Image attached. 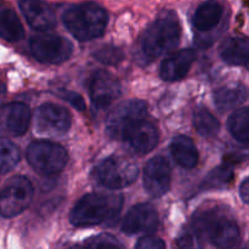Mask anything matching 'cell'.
<instances>
[{"instance_id": "1", "label": "cell", "mask_w": 249, "mask_h": 249, "mask_svg": "<svg viewBox=\"0 0 249 249\" xmlns=\"http://www.w3.org/2000/svg\"><path fill=\"white\" fill-rule=\"evenodd\" d=\"M123 207V197L111 194H89L72 209L71 223L78 228L100 225L113 220Z\"/></svg>"}, {"instance_id": "2", "label": "cell", "mask_w": 249, "mask_h": 249, "mask_svg": "<svg viewBox=\"0 0 249 249\" xmlns=\"http://www.w3.org/2000/svg\"><path fill=\"white\" fill-rule=\"evenodd\" d=\"M216 248L231 249L240 240V229L229 212L221 208H211L197 213L191 221Z\"/></svg>"}, {"instance_id": "3", "label": "cell", "mask_w": 249, "mask_h": 249, "mask_svg": "<svg viewBox=\"0 0 249 249\" xmlns=\"http://www.w3.org/2000/svg\"><path fill=\"white\" fill-rule=\"evenodd\" d=\"M107 22L106 10L95 2L73 5L63 14V23L78 40H91L101 36Z\"/></svg>"}, {"instance_id": "4", "label": "cell", "mask_w": 249, "mask_h": 249, "mask_svg": "<svg viewBox=\"0 0 249 249\" xmlns=\"http://www.w3.org/2000/svg\"><path fill=\"white\" fill-rule=\"evenodd\" d=\"M181 29L177 16L167 12L158 17L141 38V50L147 58H156L179 45Z\"/></svg>"}, {"instance_id": "5", "label": "cell", "mask_w": 249, "mask_h": 249, "mask_svg": "<svg viewBox=\"0 0 249 249\" xmlns=\"http://www.w3.org/2000/svg\"><path fill=\"white\" fill-rule=\"evenodd\" d=\"M138 165L128 158L111 156L94 169V178L100 185L111 190H121L138 179Z\"/></svg>"}, {"instance_id": "6", "label": "cell", "mask_w": 249, "mask_h": 249, "mask_svg": "<svg viewBox=\"0 0 249 249\" xmlns=\"http://www.w3.org/2000/svg\"><path fill=\"white\" fill-rule=\"evenodd\" d=\"M27 160L36 172L41 175H53L62 172L68 162V155L58 143L36 141L27 148Z\"/></svg>"}, {"instance_id": "7", "label": "cell", "mask_w": 249, "mask_h": 249, "mask_svg": "<svg viewBox=\"0 0 249 249\" xmlns=\"http://www.w3.org/2000/svg\"><path fill=\"white\" fill-rule=\"evenodd\" d=\"M33 198V186L23 177L12 178L0 191V215L14 218L21 214Z\"/></svg>"}, {"instance_id": "8", "label": "cell", "mask_w": 249, "mask_h": 249, "mask_svg": "<svg viewBox=\"0 0 249 249\" xmlns=\"http://www.w3.org/2000/svg\"><path fill=\"white\" fill-rule=\"evenodd\" d=\"M32 55L43 63L65 62L71 57L73 46L70 40L53 33H40L31 39Z\"/></svg>"}, {"instance_id": "9", "label": "cell", "mask_w": 249, "mask_h": 249, "mask_svg": "<svg viewBox=\"0 0 249 249\" xmlns=\"http://www.w3.org/2000/svg\"><path fill=\"white\" fill-rule=\"evenodd\" d=\"M147 105L141 100H129L111 112L106 122L107 133L113 139L122 140L126 130L138 122L145 119Z\"/></svg>"}, {"instance_id": "10", "label": "cell", "mask_w": 249, "mask_h": 249, "mask_svg": "<svg viewBox=\"0 0 249 249\" xmlns=\"http://www.w3.org/2000/svg\"><path fill=\"white\" fill-rule=\"evenodd\" d=\"M72 119L70 112L53 104H44L36 109V126L41 134L60 136L70 129Z\"/></svg>"}, {"instance_id": "11", "label": "cell", "mask_w": 249, "mask_h": 249, "mask_svg": "<svg viewBox=\"0 0 249 249\" xmlns=\"http://www.w3.org/2000/svg\"><path fill=\"white\" fill-rule=\"evenodd\" d=\"M121 84L108 72L99 71L90 83V99L96 108L104 109L111 106L121 96Z\"/></svg>"}, {"instance_id": "12", "label": "cell", "mask_w": 249, "mask_h": 249, "mask_svg": "<svg viewBox=\"0 0 249 249\" xmlns=\"http://www.w3.org/2000/svg\"><path fill=\"white\" fill-rule=\"evenodd\" d=\"M172 173L167 160L155 157L146 164L143 170V185L152 197H162L169 191Z\"/></svg>"}, {"instance_id": "13", "label": "cell", "mask_w": 249, "mask_h": 249, "mask_svg": "<svg viewBox=\"0 0 249 249\" xmlns=\"http://www.w3.org/2000/svg\"><path fill=\"white\" fill-rule=\"evenodd\" d=\"M158 226V214L155 207L148 203L134 206L122 223V231L126 235L152 232Z\"/></svg>"}, {"instance_id": "14", "label": "cell", "mask_w": 249, "mask_h": 249, "mask_svg": "<svg viewBox=\"0 0 249 249\" xmlns=\"http://www.w3.org/2000/svg\"><path fill=\"white\" fill-rule=\"evenodd\" d=\"M122 140L133 152L146 155L157 146L158 131L150 122L142 119L131 125L122 136Z\"/></svg>"}, {"instance_id": "15", "label": "cell", "mask_w": 249, "mask_h": 249, "mask_svg": "<svg viewBox=\"0 0 249 249\" xmlns=\"http://www.w3.org/2000/svg\"><path fill=\"white\" fill-rule=\"evenodd\" d=\"M19 9L32 28L48 31L56 24L55 11L43 0H21Z\"/></svg>"}, {"instance_id": "16", "label": "cell", "mask_w": 249, "mask_h": 249, "mask_svg": "<svg viewBox=\"0 0 249 249\" xmlns=\"http://www.w3.org/2000/svg\"><path fill=\"white\" fill-rule=\"evenodd\" d=\"M195 58H196V53L192 49H185L174 53L163 61L160 66V77L167 82L181 79L187 74Z\"/></svg>"}, {"instance_id": "17", "label": "cell", "mask_w": 249, "mask_h": 249, "mask_svg": "<svg viewBox=\"0 0 249 249\" xmlns=\"http://www.w3.org/2000/svg\"><path fill=\"white\" fill-rule=\"evenodd\" d=\"M1 121L5 129L16 136L23 135L31 122V111L28 106L22 102L7 105L1 114Z\"/></svg>"}, {"instance_id": "18", "label": "cell", "mask_w": 249, "mask_h": 249, "mask_svg": "<svg viewBox=\"0 0 249 249\" xmlns=\"http://www.w3.org/2000/svg\"><path fill=\"white\" fill-rule=\"evenodd\" d=\"M170 152L175 162L182 168L191 169L198 163V151L194 141L184 135L173 139L170 143Z\"/></svg>"}, {"instance_id": "19", "label": "cell", "mask_w": 249, "mask_h": 249, "mask_svg": "<svg viewBox=\"0 0 249 249\" xmlns=\"http://www.w3.org/2000/svg\"><path fill=\"white\" fill-rule=\"evenodd\" d=\"M248 51L249 44L247 38H241V36H233L229 38L221 44L220 53L221 58L229 65L248 66Z\"/></svg>"}, {"instance_id": "20", "label": "cell", "mask_w": 249, "mask_h": 249, "mask_svg": "<svg viewBox=\"0 0 249 249\" xmlns=\"http://www.w3.org/2000/svg\"><path fill=\"white\" fill-rule=\"evenodd\" d=\"M247 88L240 83H231L216 90L214 94V101L219 111L226 112L235 108L247 100Z\"/></svg>"}, {"instance_id": "21", "label": "cell", "mask_w": 249, "mask_h": 249, "mask_svg": "<svg viewBox=\"0 0 249 249\" xmlns=\"http://www.w3.org/2000/svg\"><path fill=\"white\" fill-rule=\"evenodd\" d=\"M223 16V6L216 0H207L198 6L194 15L195 28L201 32H207L218 26Z\"/></svg>"}, {"instance_id": "22", "label": "cell", "mask_w": 249, "mask_h": 249, "mask_svg": "<svg viewBox=\"0 0 249 249\" xmlns=\"http://www.w3.org/2000/svg\"><path fill=\"white\" fill-rule=\"evenodd\" d=\"M24 29L14 10L0 11V36L7 41H18L23 38Z\"/></svg>"}, {"instance_id": "23", "label": "cell", "mask_w": 249, "mask_h": 249, "mask_svg": "<svg viewBox=\"0 0 249 249\" xmlns=\"http://www.w3.org/2000/svg\"><path fill=\"white\" fill-rule=\"evenodd\" d=\"M228 125L233 138L247 145L249 141V111L247 107L233 112L229 118Z\"/></svg>"}, {"instance_id": "24", "label": "cell", "mask_w": 249, "mask_h": 249, "mask_svg": "<svg viewBox=\"0 0 249 249\" xmlns=\"http://www.w3.org/2000/svg\"><path fill=\"white\" fill-rule=\"evenodd\" d=\"M194 125L197 133L204 138H211L218 134L220 123L206 108H198L194 114Z\"/></svg>"}, {"instance_id": "25", "label": "cell", "mask_w": 249, "mask_h": 249, "mask_svg": "<svg viewBox=\"0 0 249 249\" xmlns=\"http://www.w3.org/2000/svg\"><path fill=\"white\" fill-rule=\"evenodd\" d=\"M19 162V151L14 142L0 138V174L14 169Z\"/></svg>"}, {"instance_id": "26", "label": "cell", "mask_w": 249, "mask_h": 249, "mask_svg": "<svg viewBox=\"0 0 249 249\" xmlns=\"http://www.w3.org/2000/svg\"><path fill=\"white\" fill-rule=\"evenodd\" d=\"M178 247L179 249H203V235L194 224H189L182 229L178 237Z\"/></svg>"}, {"instance_id": "27", "label": "cell", "mask_w": 249, "mask_h": 249, "mask_svg": "<svg viewBox=\"0 0 249 249\" xmlns=\"http://www.w3.org/2000/svg\"><path fill=\"white\" fill-rule=\"evenodd\" d=\"M232 179V170L228 165H221V167L215 168L204 181V187L207 189H213V187H223L228 185Z\"/></svg>"}, {"instance_id": "28", "label": "cell", "mask_w": 249, "mask_h": 249, "mask_svg": "<svg viewBox=\"0 0 249 249\" xmlns=\"http://www.w3.org/2000/svg\"><path fill=\"white\" fill-rule=\"evenodd\" d=\"M123 51L119 48L112 45H105L101 46L99 50L94 53V57L96 58L99 62L104 63V65H118L122 60H123Z\"/></svg>"}, {"instance_id": "29", "label": "cell", "mask_w": 249, "mask_h": 249, "mask_svg": "<svg viewBox=\"0 0 249 249\" xmlns=\"http://www.w3.org/2000/svg\"><path fill=\"white\" fill-rule=\"evenodd\" d=\"M83 249H124L116 237L111 235H99L90 238Z\"/></svg>"}, {"instance_id": "30", "label": "cell", "mask_w": 249, "mask_h": 249, "mask_svg": "<svg viewBox=\"0 0 249 249\" xmlns=\"http://www.w3.org/2000/svg\"><path fill=\"white\" fill-rule=\"evenodd\" d=\"M135 249H165V245L160 238L155 236H146L139 241Z\"/></svg>"}, {"instance_id": "31", "label": "cell", "mask_w": 249, "mask_h": 249, "mask_svg": "<svg viewBox=\"0 0 249 249\" xmlns=\"http://www.w3.org/2000/svg\"><path fill=\"white\" fill-rule=\"evenodd\" d=\"M60 95L63 100H66L68 104H71L73 107L79 109V111H83L85 108L84 100H83V97L80 95L75 94L73 91H68V90H61Z\"/></svg>"}, {"instance_id": "32", "label": "cell", "mask_w": 249, "mask_h": 249, "mask_svg": "<svg viewBox=\"0 0 249 249\" xmlns=\"http://www.w3.org/2000/svg\"><path fill=\"white\" fill-rule=\"evenodd\" d=\"M240 195H241V198L245 203H248V199H249V182L248 179H246L245 181L241 184L240 186Z\"/></svg>"}, {"instance_id": "33", "label": "cell", "mask_w": 249, "mask_h": 249, "mask_svg": "<svg viewBox=\"0 0 249 249\" xmlns=\"http://www.w3.org/2000/svg\"><path fill=\"white\" fill-rule=\"evenodd\" d=\"M70 249H83V248H80V247H72V248H70Z\"/></svg>"}]
</instances>
